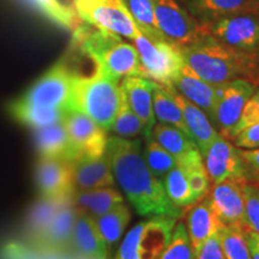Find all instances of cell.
Returning a JSON list of instances; mask_svg holds the SVG:
<instances>
[{"label": "cell", "instance_id": "6da1fadb", "mask_svg": "<svg viewBox=\"0 0 259 259\" xmlns=\"http://www.w3.org/2000/svg\"><path fill=\"white\" fill-rule=\"evenodd\" d=\"M105 154L114 179L137 213L143 218H181L183 210L170 202L163 183L149 169L139 139L112 136L107 141Z\"/></svg>", "mask_w": 259, "mask_h": 259}, {"label": "cell", "instance_id": "7a4b0ae2", "mask_svg": "<svg viewBox=\"0 0 259 259\" xmlns=\"http://www.w3.org/2000/svg\"><path fill=\"white\" fill-rule=\"evenodd\" d=\"M178 48L187 66L212 85L221 87L235 79L259 85V54L233 50L205 32L197 41Z\"/></svg>", "mask_w": 259, "mask_h": 259}, {"label": "cell", "instance_id": "3957f363", "mask_svg": "<svg viewBox=\"0 0 259 259\" xmlns=\"http://www.w3.org/2000/svg\"><path fill=\"white\" fill-rule=\"evenodd\" d=\"M73 41L106 76L118 82L125 77H144L137 50L120 35L84 22L73 30Z\"/></svg>", "mask_w": 259, "mask_h": 259}, {"label": "cell", "instance_id": "277c9868", "mask_svg": "<svg viewBox=\"0 0 259 259\" xmlns=\"http://www.w3.org/2000/svg\"><path fill=\"white\" fill-rule=\"evenodd\" d=\"M120 101L121 90L118 80L106 76L96 67L90 76H77L72 111L88 115L106 132L111 131Z\"/></svg>", "mask_w": 259, "mask_h": 259}, {"label": "cell", "instance_id": "5b68a950", "mask_svg": "<svg viewBox=\"0 0 259 259\" xmlns=\"http://www.w3.org/2000/svg\"><path fill=\"white\" fill-rule=\"evenodd\" d=\"M177 219L155 216L137 223L125 235L114 259H160Z\"/></svg>", "mask_w": 259, "mask_h": 259}, {"label": "cell", "instance_id": "8992f818", "mask_svg": "<svg viewBox=\"0 0 259 259\" xmlns=\"http://www.w3.org/2000/svg\"><path fill=\"white\" fill-rule=\"evenodd\" d=\"M77 76L78 73L65 61H59L32 84L19 100L44 108L72 111L73 87Z\"/></svg>", "mask_w": 259, "mask_h": 259}, {"label": "cell", "instance_id": "52a82bcc", "mask_svg": "<svg viewBox=\"0 0 259 259\" xmlns=\"http://www.w3.org/2000/svg\"><path fill=\"white\" fill-rule=\"evenodd\" d=\"M132 41L138 52L144 78L164 87L170 85L184 65L179 48L168 41L149 38L141 31Z\"/></svg>", "mask_w": 259, "mask_h": 259}, {"label": "cell", "instance_id": "ba28073f", "mask_svg": "<svg viewBox=\"0 0 259 259\" xmlns=\"http://www.w3.org/2000/svg\"><path fill=\"white\" fill-rule=\"evenodd\" d=\"M202 24L220 44L248 54H259V12H241Z\"/></svg>", "mask_w": 259, "mask_h": 259}, {"label": "cell", "instance_id": "9c48e42d", "mask_svg": "<svg viewBox=\"0 0 259 259\" xmlns=\"http://www.w3.org/2000/svg\"><path fill=\"white\" fill-rule=\"evenodd\" d=\"M74 11L80 21L121 37L134 40L139 34L122 0H74Z\"/></svg>", "mask_w": 259, "mask_h": 259}, {"label": "cell", "instance_id": "30bf717a", "mask_svg": "<svg viewBox=\"0 0 259 259\" xmlns=\"http://www.w3.org/2000/svg\"><path fill=\"white\" fill-rule=\"evenodd\" d=\"M158 30L168 42L181 47L192 44L204 34L202 24L191 17L177 0H151Z\"/></svg>", "mask_w": 259, "mask_h": 259}, {"label": "cell", "instance_id": "8fae6325", "mask_svg": "<svg viewBox=\"0 0 259 259\" xmlns=\"http://www.w3.org/2000/svg\"><path fill=\"white\" fill-rule=\"evenodd\" d=\"M203 160L210 183L218 184L223 180L251 183V173L241 157L240 149L221 135L212 142Z\"/></svg>", "mask_w": 259, "mask_h": 259}, {"label": "cell", "instance_id": "7c38bea8", "mask_svg": "<svg viewBox=\"0 0 259 259\" xmlns=\"http://www.w3.org/2000/svg\"><path fill=\"white\" fill-rule=\"evenodd\" d=\"M255 84L245 79H235L221 85L213 114V127L223 137L229 139L238 124L246 102L255 89Z\"/></svg>", "mask_w": 259, "mask_h": 259}, {"label": "cell", "instance_id": "4fadbf2b", "mask_svg": "<svg viewBox=\"0 0 259 259\" xmlns=\"http://www.w3.org/2000/svg\"><path fill=\"white\" fill-rule=\"evenodd\" d=\"M76 218L77 209L74 208L72 198H70L58 210L44 235L41 236L40 241L30 247L42 253L57 255V257H66L71 254Z\"/></svg>", "mask_w": 259, "mask_h": 259}, {"label": "cell", "instance_id": "5bb4252c", "mask_svg": "<svg viewBox=\"0 0 259 259\" xmlns=\"http://www.w3.org/2000/svg\"><path fill=\"white\" fill-rule=\"evenodd\" d=\"M64 125L79 158L105 154L108 141L107 132L88 115L70 111L65 116Z\"/></svg>", "mask_w": 259, "mask_h": 259}, {"label": "cell", "instance_id": "9a60e30c", "mask_svg": "<svg viewBox=\"0 0 259 259\" xmlns=\"http://www.w3.org/2000/svg\"><path fill=\"white\" fill-rule=\"evenodd\" d=\"M210 206L220 222L226 226H246L245 199L241 184L234 180H223L209 190Z\"/></svg>", "mask_w": 259, "mask_h": 259}, {"label": "cell", "instance_id": "2e32d148", "mask_svg": "<svg viewBox=\"0 0 259 259\" xmlns=\"http://www.w3.org/2000/svg\"><path fill=\"white\" fill-rule=\"evenodd\" d=\"M36 185L40 197L54 199L70 198L73 193L72 163L58 158L40 157L36 164Z\"/></svg>", "mask_w": 259, "mask_h": 259}, {"label": "cell", "instance_id": "e0dca14e", "mask_svg": "<svg viewBox=\"0 0 259 259\" xmlns=\"http://www.w3.org/2000/svg\"><path fill=\"white\" fill-rule=\"evenodd\" d=\"M168 87H171L190 102L199 107L208 115L210 121L213 122L215 107L218 103L221 87L212 85L200 78L191 67L187 66L185 61L180 67L179 72L171 80L170 85Z\"/></svg>", "mask_w": 259, "mask_h": 259}, {"label": "cell", "instance_id": "ac0fdd59", "mask_svg": "<svg viewBox=\"0 0 259 259\" xmlns=\"http://www.w3.org/2000/svg\"><path fill=\"white\" fill-rule=\"evenodd\" d=\"M155 82L144 77L131 76L121 79L120 89L135 114L144 126V138L151 136V130L156 124L153 108V89Z\"/></svg>", "mask_w": 259, "mask_h": 259}, {"label": "cell", "instance_id": "d6986e66", "mask_svg": "<svg viewBox=\"0 0 259 259\" xmlns=\"http://www.w3.org/2000/svg\"><path fill=\"white\" fill-rule=\"evenodd\" d=\"M74 191H89L113 187L114 176L106 154L100 156H83L72 163Z\"/></svg>", "mask_w": 259, "mask_h": 259}, {"label": "cell", "instance_id": "ffe728a7", "mask_svg": "<svg viewBox=\"0 0 259 259\" xmlns=\"http://www.w3.org/2000/svg\"><path fill=\"white\" fill-rule=\"evenodd\" d=\"M71 254L77 259H107L108 247L92 216L77 210Z\"/></svg>", "mask_w": 259, "mask_h": 259}, {"label": "cell", "instance_id": "44dd1931", "mask_svg": "<svg viewBox=\"0 0 259 259\" xmlns=\"http://www.w3.org/2000/svg\"><path fill=\"white\" fill-rule=\"evenodd\" d=\"M166 88L169 90L173 99L176 100L178 106L180 107L184 115V120L186 122L191 137H192L197 148H198L200 155L204 156L212 142L220 136L219 131L213 127L212 122L210 121L208 115L199 107L190 102L189 100L185 99L183 95H180L171 87H166Z\"/></svg>", "mask_w": 259, "mask_h": 259}, {"label": "cell", "instance_id": "7402d4cb", "mask_svg": "<svg viewBox=\"0 0 259 259\" xmlns=\"http://www.w3.org/2000/svg\"><path fill=\"white\" fill-rule=\"evenodd\" d=\"M35 144L42 158H58L70 163L79 158L71 143L64 121L35 128Z\"/></svg>", "mask_w": 259, "mask_h": 259}, {"label": "cell", "instance_id": "603a6c76", "mask_svg": "<svg viewBox=\"0 0 259 259\" xmlns=\"http://www.w3.org/2000/svg\"><path fill=\"white\" fill-rule=\"evenodd\" d=\"M221 222L210 206L208 197H203L199 203L190 210L187 215L186 229L194 252H198L203 242L219 232Z\"/></svg>", "mask_w": 259, "mask_h": 259}, {"label": "cell", "instance_id": "cb8c5ba5", "mask_svg": "<svg viewBox=\"0 0 259 259\" xmlns=\"http://www.w3.org/2000/svg\"><path fill=\"white\" fill-rule=\"evenodd\" d=\"M71 198H72L74 208L94 219L108 212L119 204L124 203L121 194L113 187L89 191H73Z\"/></svg>", "mask_w": 259, "mask_h": 259}, {"label": "cell", "instance_id": "d4e9b609", "mask_svg": "<svg viewBox=\"0 0 259 259\" xmlns=\"http://www.w3.org/2000/svg\"><path fill=\"white\" fill-rule=\"evenodd\" d=\"M70 198L54 199L40 197V199L32 204L25 220V234L28 238V246L32 247L40 241L41 236L44 235L58 210Z\"/></svg>", "mask_w": 259, "mask_h": 259}, {"label": "cell", "instance_id": "484cf974", "mask_svg": "<svg viewBox=\"0 0 259 259\" xmlns=\"http://www.w3.org/2000/svg\"><path fill=\"white\" fill-rule=\"evenodd\" d=\"M187 3L191 11L200 19L199 23L241 12H259L252 0H187Z\"/></svg>", "mask_w": 259, "mask_h": 259}, {"label": "cell", "instance_id": "4316f807", "mask_svg": "<svg viewBox=\"0 0 259 259\" xmlns=\"http://www.w3.org/2000/svg\"><path fill=\"white\" fill-rule=\"evenodd\" d=\"M9 111L16 120L34 128L45 127V126L64 121L65 116L69 113L64 109L32 106L21 101L19 99L10 103Z\"/></svg>", "mask_w": 259, "mask_h": 259}, {"label": "cell", "instance_id": "83f0119b", "mask_svg": "<svg viewBox=\"0 0 259 259\" xmlns=\"http://www.w3.org/2000/svg\"><path fill=\"white\" fill-rule=\"evenodd\" d=\"M153 108L155 119H157L158 122L174 126L191 137L180 107L173 99L169 90L156 82H155L153 89Z\"/></svg>", "mask_w": 259, "mask_h": 259}, {"label": "cell", "instance_id": "f1b7e54d", "mask_svg": "<svg viewBox=\"0 0 259 259\" xmlns=\"http://www.w3.org/2000/svg\"><path fill=\"white\" fill-rule=\"evenodd\" d=\"M151 137L164 148L170 155H173L177 158V161L185 157L187 154L194 150L197 148L196 143L191 137L179 128L174 126L162 124H155L151 130Z\"/></svg>", "mask_w": 259, "mask_h": 259}, {"label": "cell", "instance_id": "f546056e", "mask_svg": "<svg viewBox=\"0 0 259 259\" xmlns=\"http://www.w3.org/2000/svg\"><path fill=\"white\" fill-rule=\"evenodd\" d=\"M94 220H95L102 238L105 239L107 247L109 248L121 238L122 233L125 232V228L131 220V213H130L127 205L125 203H121L114 209L109 210L108 212Z\"/></svg>", "mask_w": 259, "mask_h": 259}, {"label": "cell", "instance_id": "4dcf8cb0", "mask_svg": "<svg viewBox=\"0 0 259 259\" xmlns=\"http://www.w3.org/2000/svg\"><path fill=\"white\" fill-rule=\"evenodd\" d=\"M42 16H45L58 27L73 31L82 23L74 9L64 4L61 0H27Z\"/></svg>", "mask_w": 259, "mask_h": 259}, {"label": "cell", "instance_id": "1f68e13d", "mask_svg": "<svg viewBox=\"0 0 259 259\" xmlns=\"http://www.w3.org/2000/svg\"><path fill=\"white\" fill-rule=\"evenodd\" d=\"M163 186L168 198L177 208H187L198 202L191 189L185 170L180 164L177 163V166L164 177Z\"/></svg>", "mask_w": 259, "mask_h": 259}, {"label": "cell", "instance_id": "d6a6232c", "mask_svg": "<svg viewBox=\"0 0 259 259\" xmlns=\"http://www.w3.org/2000/svg\"><path fill=\"white\" fill-rule=\"evenodd\" d=\"M177 163L180 164L185 170L187 180L196 198L199 200L205 197L210 190V180L204 166L203 156L198 149H194L185 157L177 161Z\"/></svg>", "mask_w": 259, "mask_h": 259}, {"label": "cell", "instance_id": "836d02e7", "mask_svg": "<svg viewBox=\"0 0 259 259\" xmlns=\"http://www.w3.org/2000/svg\"><path fill=\"white\" fill-rule=\"evenodd\" d=\"M122 2L142 34L153 40L167 41L157 28L151 0H122Z\"/></svg>", "mask_w": 259, "mask_h": 259}, {"label": "cell", "instance_id": "e575fe53", "mask_svg": "<svg viewBox=\"0 0 259 259\" xmlns=\"http://www.w3.org/2000/svg\"><path fill=\"white\" fill-rule=\"evenodd\" d=\"M144 158L149 169L157 179L163 183L164 177L177 166V158L170 155L164 148H162L155 139L151 137L145 138Z\"/></svg>", "mask_w": 259, "mask_h": 259}, {"label": "cell", "instance_id": "d590c367", "mask_svg": "<svg viewBox=\"0 0 259 259\" xmlns=\"http://www.w3.org/2000/svg\"><path fill=\"white\" fill-rule=\"evenodd\" d=\"M219 234L226 259H252L242 233V227L226 226L221 223Z\"/></svg>", "mask_w": 259, "mask_h": 259}, {"label": "cell", "instance_id": "8d00e7d4", "mask_svg": "<svg viewBox=\"0 0 259 259\" xmlns=\"http://www.w3.org/2000/svg\"><path fill=\"white\" fill-rule=\"evenodd\" d=\"M111 131L118 137L130 139L137 137L141 134H144V126L142 124L141 119L132 111L122 92L120 107H119V111L116 113Z\"/></svg>", "mask_w": 259, "mask_h": 259}, {"label": "cell", "instance_id": "74e56055", "mask_svg": "<svg viewBox=\"0 0 259 259\" xmlns=\"http://www.w3.org/2000/svg\"><path fill=\"white\" fill-rule=\"evenodd\" d=\"M197 254L189 238L186 225L178 222L160 259H196Z\"/></svg>", "mask_w": 259, "mask_h": 259}, {"label": "cell", "instance_id": "f35d334b", "mask_svg": "<svg viewBox=\"0 0 259 259\" xmlns=\"http://www.w3.org/2000/svg\"><path fill=\"white\" fill-rule=\"evenodd\" d=\"M245 199L246 226L259 234V184H241Z\"/></svg>", "mask_w": 259, "mask_h": 259}, {"label": "cell", "instance_id": "ab89813d", "mask_svg": "<svg viewBox=\"0 0 259 259\" xmlns=\"http://www.w3.org/2000/svg\"><path fill=\"white\" fill-rule=\"evenodd\" d=\"M259 121V85L255 87L253 94H252L248 101L246 102L244 107V111L241 113L240 119H239L238 124L235 125V127L233 128L229 141L238 134L239 131H241L242 128L246 126L254 124V122Z\"/></svg>", "mask_w": 259, "mask_h": 259}, {"label": "cell", "instance_id": "60d3db41", "mask_svg": "<svg viewBox=\"0 0 259 259\" xmlns=\"http://www.w3.org/2000/svg\"><path fill=\"white\" fill-rule=\"evenodd\" d=\"M231 142L239 149H257L259 148V121L246 126L239 131Z\"/></svg>", "mask_w": 259, "mask_h": 259}, {"label": "cell", "instance_id": "b9f144b4", "mask_svg": "<svg viewBox=\"0 0 259 259\" xmlns=\"http://www.w3.org/2000/svg\"><path fill=\"white\" fill-rule=\"evenodd\" d=\"M196 259H226L219 232L203 242V245L197 252Z\"/></svg>", "mask_w": 259, "mask_h": 259}, {"label": "cell", "instance_id": "7bdbcfd3", "mask_svg": "<svg viewBox=\"0 0 259 259\" xmlns=\"http://www.w3.org/2000/svg\"><path fill=\"white\" fill-rule=\"evenodd\" d=\"M240 155L251 173V183L259 184V148L250 149V150L240 149Z\"/></svg>", "mask_w": 259, "mask_h": 259}, {"label": "cell", "instance_id": "ee69618b", "mask_svg": "<svg viewBox=\"0 0 259 259\" xmlns=\"http://www.w3.org/2000/svg\"><path fill=\"white\" fill-rule=\"evenodd\" d=\"M246 244H247L248 251H250L252 259H259V234L248 228L247 226L242 227Z\"/></svg>", "mask_w": 259, "mask_h": 259}, {"label": "cell", "instance_id": "f6af8a7d", "mask_svg": "<svg viewBox=\"0 0 259 259\" xmlns=\"http://www.w3.org/2000/svg\"><path fill=\"white\" fill-rule=\"evenodd\" d=\"M252 2H253L254 6H255V8H257V10L259 11V0H252Z\"/></svg>", "mask_w": 259, "mask_h": 259}]
</instances>
